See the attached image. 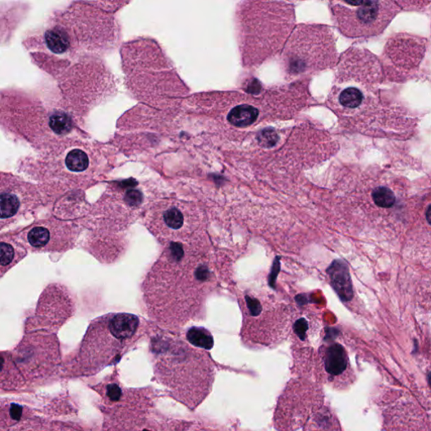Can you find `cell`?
I'll return each mask as SVG.
<instances>
[{"label":"cell","instance_id":"obj_1","mask_svg":"<svg viewBox=\"0 0 431 431\" xmlns=\"http://www.w3.org/2000/svg\"><path fill=\"white\" fill-rule=\"evenodd\" d=\"M139 326L137 316H105L91 325L76 359L64 369L66 376L89 375L116 355L131 340Z\"/></svg>","mask_w":431,"mask_h":431},{"label":"cell","instance_id":"obj_2","mask_svg":"<svg viewBox=\"0 0 431 431\" xmlns=\"http://www.w3.org/2000/svg\"><path fill=\"white\" fill-rule=\"evenodd\" d=\"M166 355L160 356L157 372L165 385L177 397L191 407L205 397L212 381V367L197 353L188 346L172 345Z\"/></svg>","mask_w":431,"mask_h":431},{"label":"cell","instance_id":"obj_3","mask_svg":"<svg viewBox=\"0 0 431 431\" xmlns=\"http://www.w3.org/2000/svg\"><path fill=\"white\" fill-rule=\"evenodd\" d=\"M331 30L325 26H301L289 40L285 50V68L289 76L318 71L334 61Z\"/></svg>","mask_w":431,"mask_h":431},{"label":"cell","instance_id":"obj_4","mask_svg":"<svg viewBox=\"0 0 431 431\" xmlns=\"http://www.w3.org/2000/svg\"><path fill=\"white\" fill-rule=\"evenodd\" d=\"M329 6L338 28L351 38L379 35L398 12L396 3L379 0L333 1Z\"/></svg>","mask_w":431,"mask_h":431},{"label":"cell","instance_id":"obj_5","mask_svg":"<svg viewBox=\"0 0 431 431\" xmlns=\"http://www.w3.org/2000/svg\"><path fill=\"white\" fill-rule=\"evenodd\" d=\"M11 354L26 384H34L54 375L61 363L58 338L47 332L25 334Z\"/></svg>","mask_w":431,"mask_h":431},{"label":"cell","instance_id":"obj_6","mask_svg":"<svg viewBox=\"0 0 431 431\" xmlns=\"http://www.w3.org/2000/svg\"><path fill=\"white\" fill-rule=\"evenodd\" d=\"M321 403L322 394L314 386L303 381L294 382L280 400L276 412V427L283 431L300 428Z\"/></svg>","mask_w":431,"mask_h":431},{"label":"cell","instance_id":"obj_7","mask_svg":"<svg viewBox=\"0 0 431 431\" xmlns=\"http://www.w3.org/2000/svg\"><path fill=\"white\" fill-rule=\"evenodd\" d=\"M43 204L42 196L28 184L0 177V231L37 213Z\"/></svg>","mask_w":431,"mask_h":431},{"label":"cell","instance_id":"obj_8","mask_svg":"<svg viewBox=\"0 0 431 431\" xmlns=\"http://www.w3.org/2000/svg\"><path fill=\"white\" fill-rule=\"evenodd\" d=\"M153 218H158V223H153V232H160L165 237H175V232H186L184 227L190 226L191 213L182 206L170 205L160 209H155Z\"/></svg>","mask_w":431,"mask_h":431},{"label":"cell","instance_id":"obj_9","mask_svg":"<svg viewBox=\"0 0 431 431\" xmlns=\"http://www.w3.org/2000/svg\"><path fill=\"white\" fill-rule=\"evenodd\" d=\"M28 253L16 232L0 234V278L18 264Z\"/></svg>","mask_w":431,"mask_h":431},{"label":"cell","instance_id":"obj_10","mask_svg":"<svg viewBox=\"0 0 431 431\" xmlns=\"http://www.w3.org/2000/svg\"><path fill=\"white\" fill-rule=\"evenodd\" d=\"M36 416L34 408L20 400L0 399V427L11 430L22 421Z\"/></svg>","mask_w":431,"mask_h":431},{"label":"cell","instance_id":"obj_11","mask_svg":"<svg viewBox=\"0 0 431 431\" xmlns=\"http://www.w3.org/2000/svg\"><path fill=\"white\" fill-rule=\"evenodd\" d=\"M26 384L11 351H0V390L19 392Z\"/></svg>","mask_w":431,"mask_h":431},{"label":"cell","instance_id":"obj_12","mask_svg":"<svg viewBox=\"0 0 431 431\" xmlns=\"http://www.w3.org/2000/svg\"><path fill=\"white\" fill-rule=\"evenodd\" d=\"M331 284L342 301L349 302L354 297L349 266L341 259H336L327 269Z\"/></svg>","mask_w":431,"mask_h":431},{"label":"cell","instance_id":"obj_13","mask_svg":"<svg viewBox=\"0 0 431 431\" xmlns=\"http://www.w3.org/2000/svg\"><path fill=\"white\" fill-rule=\"evenodd\" d=\"M324 364L329 376L336 377L342 375L348 367V356L343 346L340 344L329 346L324 353Z\"/></svg>","mask_w":431,"mask_h":431},{"label":"cell","instance_id":"obj_14","mask_svg":"<svg viewBox=\"0 0 431 431\" xmlns=\"http://www.w3.org/2000/svg\"><path fill=\"white\" fill-rule=\"evenodd\" d=\"M259 116L258 108L250 105H240L232 108L228 116V121L237 127H246L254 124Z\"/></svg>","mask_w":431,"mask_h":431},{"label":"cell","instance_id":"obj_15","mask_svg":"<svg viewBox=\"0 0 431 431\" xmlns=\"http://www.w3.org/2000/svg\"><path fill=\"white\" fill-rule=\"evenodd\" d=\"M306 431H341V429L333 413L327 408H323L314 413Z\"/></svg>","mask_w":431,"mask_h":431},{"label":"cell","instance_id":"obj_16","mask_svg":"<svg viewBox=\"0 0 431 431\" xmlns=\"http://www.w3.org/2000/svg\"><path fill=\"white\" fill-rule=\"evenodd\" d=\"M46 43L49 49L56 54H64L69 47V41L64 30L52 29L48 30L45 36Z\"/></svg>","mask_w":431,"mask_h":431},{"label":"cell","instance_id":"obj_17","mask_svg":"<svg viewBox=\"0 0 431 431\" xmlns=\"http://www.w3.org/2000/svg\"><path fill=\"white\" fill-rule=\"evenodd\" d=\"M372 198L374 203L381 208H393L396 201H397L393 190L385 186H380L374 189L372 192Z\"/></svg>","mask_w":431,"mask_h":431},{"label":"cell","instance_id":"obj_18","mask_svg":"<svg viewBox=\"0 0 431 431\" xmlns=\"http://www.w3.org/2000/svg\"><path fill=\"white\" fill-rule=\"evenodd\" d=\"M189 342L193 346L206 350H211L213 346V338L211 333L201 328H191L187 334Z\"/></svg>","mask_w":431,"mask_h":431},{"label":"cell","instance_id":"obj_19","mask_svg":"<svg viewBox=\"0 0 431 431\" xmlns=\"http://www.w3.org/2000/svg\"><path fill=\"white\" fill-rule=\"evenodd\" d=\"M90 161L86 153L79 149H74L66 157L65 165L72 172H83L89 167Z\"/></svg>","mask_w":431,"mask_h":431},{"label":"cell","instance_id":"obj_20","mask_svg":"<svg viewBox=\"0 0 431 431\" xmlns=\"http://www.w3.org/2000/svg\"><path fill=\"white\" fill-rule=\"evenodd\" d=\"M8 431H52V422L44 418L36 416L22 421Z\"/></svg>","mask_w":431,"mask_h":431},{"label":"cell","instance_id":"obj_21","mask_svg":"<svg viewBox=\"0 0 431 431\" xmlns=\"http://www.w3.org/2000/svg\"><path fill=\"white\" fill-rule=\"evenodd\" d=\"M69 411H73V408L70 406L69 400L65 397H56L51 400L49 403L44 407L43 413L50 417H59L64 415H68Z\"/></svg>","mask_w":431,"mask_h":431},{"label":"cell","instance_id":"obj_22","mask_svg":"<svg viewBox=\"0 0 431 431\" xmlns=\"http://www.w3.org/2000/svg\"><path fill=\"white\" fill-rule=\"evenodd\" d=\"M49 126L55 134L64 135L72 129V120L66 113L55 112L50 118Z\"/></svg>","mask_w":431,"mask_h":431},{"label":"cell","instance_id":"obj_23","mask_svg":"<svg viewBox=\"0 0 431 431\" xmlns=\"http://www.w3.org/2000/svg\"><path fill=\"white\" fill-rule=\"evenodd\" d=\"M52 431H83L79 426L67 423V422L56 420L52 422Z\"/></svg>","mask_w":431,"mask_h":431},{"label":"cell","instance_id":"obj_24","mask_svg":"<svg viewBox=\"0 0 431 431\" xmlns=\"http://www.w3.org/2000/svg\"><path fill=\"white\" fill-rule=\"evenodd\" d=\"M294 332L297 337L302 341H305L307 331H309V323L305 319H300L296 321L293 326Z\"/></svg>","mask_w":431,"mask_h":431},{"label":"cell","instance_id":"obj_25","mask_svg":"<svg viewBox=\"0 0 431 431\" xmlns=\"http://www.w3.org/2000/svg\"><path fill=\"white\" fill-rule=\"evenodd\" d=\"M430 206H428L427 212H426V217H427V221L429 224L430 223Z\"/></svg>","mask_w":431,"mask_h":431},{"label":"cell","instance_id":"obj_26","mask_svg":"<svg viewBox=\"0 0 431 431\" xmlns=\"http://www.w3.org/2000/svg\"><path fill=\"white\" fill-rule=\"evenodd\" d=\"M0 431H8V430L0 427Z\"/></svg>","mask_w":431,"mask_h":431}]
</instances>
